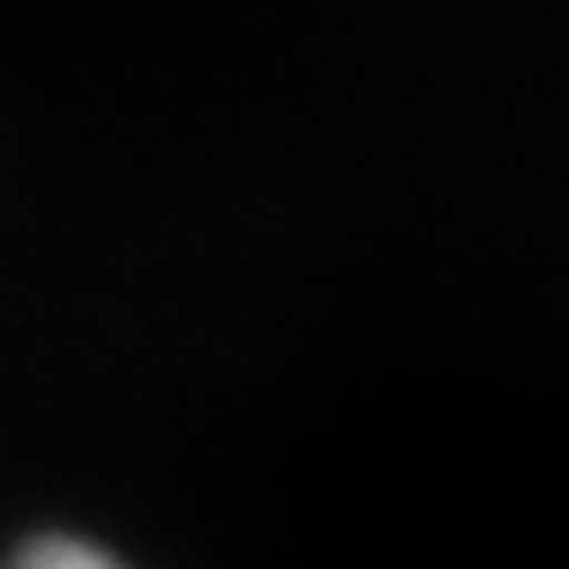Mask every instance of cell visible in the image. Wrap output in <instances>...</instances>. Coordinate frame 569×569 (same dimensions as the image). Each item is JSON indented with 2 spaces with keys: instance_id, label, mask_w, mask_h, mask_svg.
<instances>
[{
  "instance_id": "6da1fadb",
  "label": "cell",
  "mask_w": 569,
  "mask_h": 569,
  "mask_svg": "<svg viewBox=\"0 0 569 569\" xmlns=\"http://www.w3.org/2000/svg\"><path fill=\"white\" fill-rule=\"evenodd\" d=\"M7 569H121V563H110L103 551H91V546H73V539H43V546L19 551Z\"/></svg>"
}]
</instances>
